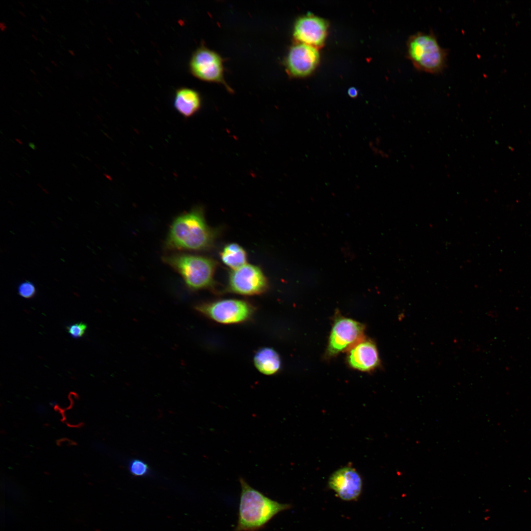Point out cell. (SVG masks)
<instances>
[{
	"instance_id": "10",
	"label": "cell",
	"mask_w": 531,
	"mask_h": 531,
	"mask_svg": "<svg viewBox=\"0 0 531 531\" xmlns=\"http://www.w3.org/2000/svg\"><path fill=\"white\" fill-rule=\"evenodd\" d=\"M328 484L341 499L346 501L357 499L362 486L360 475L351 467H344L335 472L331 475Z\"/></svg>"
},
{
	"instance_id": "16",
	"label": "cell",
	"mask_w": 531,
	"mask_h": 531,
	"mask_svg": "<svg viewBox=\"0 0 531 531\" xmlns=\"http://www.w3.org/2000/svg\"><path fill=\"white\" fill-rule=\"evenodd\" d=\"M129 469L131 473L136 476H145L149 472L148 465L139 459L132 460L129 463Z\"/></svg>"
},
{
	"instance_id": "31",
	"label": "cell",
	"mask_w": 531,
	"mask_h": 531,
	"mask_svg": "<svg viewBox=\"0 0 531 531\" xmlns=\"http://www.w3.org/2000/svg\"><path fill=\"white\" fill-rule=\"evenodd\" d=\"M30 72L34 75H36V73L32 69H30Z\"/></svg>"
},
{
	"instance_id": "13",
	"label": "cell",
	"mask_w": 531,
	"mask_h": 531,
	"mask_svg": "<svg viewBox=\"0 0 531 531\" xmlns=\"http://www.w3.org/2000/svg\"><path fill=\"white\" fill-rule=\"evenodd\" d=\"M174 106L176 110L185 118L195 114L201 106L200 94L196 90L181 88L177 90L174 96Z\"/></svg>"
},
{
	"instance_id": "20",
	"label": "cell",
	"mask_w": 531,
	"mask_h": 531,
	"mask_svg": "<svg viewBox=\"0 0 531 531\" xmlns=\"http://www.w3.org/2000/svg\"><path fill=\"white\" fill-rule=\"evenodd\" d=\"M0 29L1 31L4 32L7 29V26L3 22L0 23Z\"/></svg>"
},
{
	"instance_id": "24",
	"label": "cell",
	"mask_w": 531,
	"mask_h": 531,
	"mask_svg": "<svg viewBox=\"0 0 531 531\" xmlns=\"http://www.w3.org/2000/svg\"><path fill=\"white\" fill-rule=\"evenodd\" d=\"M45 69H46V70H47V71H48V72H49L50 73H52V70H51V69H50V68H49L48 67H47V66H45Z\"/></svg>"
},
{
	"instance_id": "32",
	"label": "cell",
	"mask_w": 531,
	"mask_h": 531,
	"mask_svg": "<svg viewBox=\"0 0 531 531\" xmlns=\"http://www.w3.org/2000/svg\"><path fill=\"white\" fill-rule=\"evenodd\" d=\"M15 140H16V141H17V142H18V143H19V144H23V143H22V142H21V140H19V139H15Z\"/></svg>"
},
{
	"instance_id": "2",
	"label": "cell",
	"mask_w": 531,
	"mask_h": 531,
	"mask_svg": "<svg viewBox=\"0 0 531 531\" xmlns=\"http://www.w3.org/2000/svg\"><path fill=\"white\" fill-rule=\"evenodd\" d=\"M238 520L235 531H259L279 513L291 508L266 496L251 487L242 477Z\"/></svg>"
},
{
	"instance_id": "22",
	"label": "cell",
	"mask_w": 531,
	"mask_h": 531,
	"mask_svg": "<svg viewBox=\"0 0 531 531\" xmlns=\"http://www.w3.org/2000/svg\"><path fill=\"white\" fill-rule=\"evenodd\" d=\"M18 12H19V13H20V14H21V15H22V16L23 17H26V15L25 14V13H24L23 12H22V11H20V10H18Z\"/></svg>"
},
{
	"instance_id": "9",
	"label": "cell",
	"mask_w": 531,
	"mask_h": 531,
	"mask_svg": "<svg viewBox=\"0 0 531 531\" xmlns=\"http://www.w3.org/2000/svg\"><path fill=\"white\" fill-rule=\"evenodd\" d=\"M319 59V54L314 46L300 43L293 46L286 59L288 72L292 76H306L314 69Z\"/></svg>"
},
{
	"instance_id": "35",
	"label": "cell",
	"mask_w": 531,
	"mask_h": 531,
	"mask_svg": "<svg viewBox=\"0 0 531 531\" xmlns=\"http://www.w3.org/2000/svg\"><path fill=\"white\" fill-rule=\"evenodd\" d=\"M84 11L87 15H88V11L86 9H84Z\"/></svg>"
},
{
	"instance_id": "3",
	"label": "cell",
	"mask_w": 531,
	"mask_h": 531,
	"mask_svg": "<svg viewBox=\"0 0 531 531\" xmlns=\"http://www.w3.org/2000/svg\"><path fill=\"white\" fill-rule=\"evenodd\" d=\"M162 260L180 275L190 290L197 291L213 287L217 265L214 260L183 252L165 255Z\"/></svg>"
},
{
	"instance_id": "7",
	"label": "cell",
	"mask_w": 531,
	"mask_h": 531,
	"mask_svg": "<svg viewBox=\"0 0 531 531\" xmlns=\"http://www.w3.org/2000/svg\"><path fill=\"white\" fill-rule=\"evenodd\" d=\"M189 69L196 78L206 82L224 83V66L216 52L205 47L195 51L189 61Z\"/></svg>"
},
{
	"instance_id": "6",
	"label": "cell",
	"mask_w": 531,
	"mask_h": 531,
	"mask_svg": "<svg viewBox=\"0 0 531 531\" xmlns=\"http://www.w3.org/2000/svg\"><path fill=\"white\" fill-rule=\"evenodd\" d=\"M267 280L259 267L245 264L230 272L228 292L247 296L261 295L267 289Z\"/></svg>"
},
{
	"instance_id": "27",
	"label": "cell",
	"mask_w": 531,
	"mask_h": 531,
	"mask_svg": "<svg viewBox=\"0 0 531 531\" xmlns=\"http://www.w3.org/2000/svg\"><path fill=\"white\" fill-rule=\"evenodd\" d=\"M31 36L36 40H38V38L34 34H32Z\"/></svg>"
},
{
	"instance_id": "19",
	"label": "cell",
	"mask_w": 531,
	"mask_h": 531,
	"mask_svg": "<svg viewBox=\"0 0 531 531\" xmlns=\"http://www.w3.org/2000/svg\"><path fill=\"white\" fill-rule=\"evenodd\" d=\"M348 94L352 97H355L357 95V91L354 88H351L348 90Z\"/></svg>"
},
{
	"instance_id": "17",
	"label": "cell",
	"mask_w": 531,
	"mask_h": 531,
	"mask_svg": "<svg viewBox=\"0 0 531 531\" xmlns=\"http://www.w3.org/2000/svg\"><path fill=\"white\" fill-rule=\"evenodd\" d=\"M66 328L68 333L72 337L79 338L83 337L85 334L87 325L83 322L77 323L67 326Z\"/></svg>"
},
{
	"instance_id": "1",
	"label": "cell",
	"mask_w": 531,
	"mask_h": 531,
	"mask_svg": "<svg viewBox=\"0 0 531 531\" xmlns=\"http://www.w3.org/2000/svg\"><path fill=\"white\" fill-rule=\"evenodd\" d=\"M216 232L205 219L204 211L196 206L175 217L164 242L165 250L170 251H203L212 247Z\"/></svg>"
},
{
	"instance_id": "18",
	"label": "cell",
	"mask_w": 531,
	"mask_h": 531,
	"mask_svg": "<svg viewBox=\"0 0 531 531\" xmlns=\"http://www.w3.org/2000/svg\"><path fill=\"white\" fill-rule=\"evenodd\" d=\"M19 295L25 298H30L35 294L36 289L34 285L29 281H25L21 283L18 289Z\"/></svg>"
},
{
	"instance_id": "26",
	"label": "cell",
	"mask_w": 531,
	"mask_h": 531,
	"mask_svg": "<svg viewBox=\"0 0 531 531\" xmlns=\"http://www.w3.org/2000/svg\"><path fill=\"white\" fill-rule=\"evenodd\" d=\"M51 63H52V64H53L54 65H55V66H56V67H57V66H58V64H57V63H56V62L55 61H54V60H51Z\"/></svg>"
},
{
	"instance_id": "8",
	"label": "cell",
	"mask_w": 531,
	"mask_h": 531,
	"mask_svg": "<svg viewBox=\"0 0 531 531\" xmlns=\"http://www.w3.org/2000/svg\"><path fill=\"white\" fill-rule=\"evenodd\" d=\"M362 325L350 319H337L332 329L327 351L330 355L337 354L359 340L363 333Z\"/></svg>"
},
{
	"instance_id": "30",
	"label": "cell",
	"mask_w": 531,
	"mask_h": 531,
	"mask_svg": "<svg viewBox=\"0 0 531 531\" xmlns=\"http://www.w3.org/2000/svg\"><path fill=\"white\" fill-rule=\"evenodd\" d=\"M32 31H33L34 32H35V33L36 34H38V32H37V30H35V29H34L32 28Z\"/></svg>"
},
{
	"instance_id": "15",
	"label": "cell",
	"mask_w": 531,
	"mask_h": 531,
	"mask_svg": "<svg viewBox=\"0 0 531 531\" xmlns=\"http://www.w3.org/2000/svg\"><path fill=\"white\" fill-rule=\"evenodd\" d=\"M220 255L223 263L232 270L245 265L247 261L246 251L236 243H230L225 245Z\"/></svg>"
},
{
	"instance_id": "28",
	"label": "cell",
	"mask_w": 531,
	"mask_h": 531,
	"mask_svg": "<svg viewBox=\"0 0 531 531\" xmlns=\"http://www.w3.org/2000/svg\"><path fill=\"white\" fill-rule=\"evenodd\" d=\"M18 3H19V4H20V5H21V6H22V7H25V6L24 4V3H23L22 2H21V1H18Z\"/></svg>"
},
{
	"instance_id": "11",
	"label": "cell",
	"mask_w": 531,
	"mask_h": 531,
	"mask_svg": "<svg viewBox=\"0 0 531 531\" xmlns=\"http://www.w3.org/2000/svg\"><path fill=\"white\" fill-rule=\"evenodd\" d=\"M326 30L327 25L324 20L315 16L307 15L296 21L293 35L300 43L318 46L324 43Z\"/></svg>"
},
{
	"instance_id": "37",
	"label": "cell",
	"mask_w": 531,
	"mask_h": 531,
	"mask_svg": "<svg viewBox=\"0 0 531 531\" xmlns=\"http://www.w3.org/2000/svg\"><path fill=\"white\" fill-rule=\"evenodd\" d=\"M89 22L91 23L92 25H93V22L91 20H89Z\"/></svg>"
},
{
	"instance_id": "21",
	"label": "cell",
	"mask_w": 531,
	"mask_h": 531,
	"mask_svg": "<svg viewBox=\"0 0 531 531\" xmlns=\"http://www.w3.org/2000/svg\"><path fill=\"white\" fill-rule=\"evenodd\" d=\"M40 18H41V20L44 23H47V19H46V18L43 15H42V14H40Z\"/></svg>"
},
{
	"instance_id": "36",
	"label": "cell",
	"mask_w": 531,
	"mask_h": 531,
	"mask_svg": "<svg viewBox=\"0 0 531 531\" xmlns=\"http://www.w3.org/2000/svg\"><path fill=\"white\" fill-rule=\"evenodd\" d=\"M65 77H66V78H67V79H69V77H68V76H67V75H65Z\"/></svg>"
},
{
	"instance_id": "23",
	"label": "cell",
	"mask_w": 531,
	"mask_h": 531,
	"mask_svg": "<svg viewBox=\"0 0 531 531\" xmlns=\"http://www.w3.org/2000/svg\"><path fill=\"white\" fill-rule=\"evenodd\" d=\"M68 52L72 56H75V54L74 53V51L73 50H68Z\"/></svg>"
},
{
	"instance_id": "14",
	"label": "cell",
	"mask_w": 531,
	"mask_h": 531,
	"mask_svg": "<svg viewBox=\"0 0 531 531\" xmlns=\"http://www.w3.org/2000/svg\"><path fill=\"white\" fill-rule=\"evenodd\" d=\"M253 363L261 373L267 376L276 374L281 367L279 354L270 347L262 348L258 350L254 355Z\"/></svg>"
},
{
	"instance_id": "12",
	"label": "cell",
	"mask_w": 531,
	"mask_h": 531,
	"mask_svg": "<svg viewBox=\"0 0 531 531\" xmlns=\"http://www.w3.org/2000/svg\"><path fill=\"white\" fill-rule=\"evenodd\" d=\"M348 360L350 365L355 369L361 371L372 369L379 362L377 348L369 341L359 343L351 350Z\"/></svg>"
},
{
	"instance_id": "29",
	"label": "cell",
	"mask_w": 531,
	"mask_h": 531,
	"mask_svg": "<svg viewBox=\"0 0 531 531\" xmlns=\"http://www.w3.org/2000/svg\"><path fill=\"white\" fill-rule=\"evenodd\" d=\"M33 80H34V81H35V82L36 83H37V84H40V82H39V80H37V79L36 78H33Z\"/></svg>"
},
{
	"instance_id": "5",
	"label": "cell",
	"mask_w": 531,
	"mask_h": 531,
	"mask_svg": "<svg viewBox=\"0 0 531 531\" xmlns=\"http://www.w3.org/2000/svg\"><path fill=\"white\" fill-rule=\"evenodd\" d=\"M195 309L200 314L223 324H238L250 320L255 308L250 302L237 299H224L202 302Z\"/></svg>"
},
{
	"instance_id": "34",
	"label": "cell",
	"mask_w": 531,
	"mask_h": 531,
	"mask_svg": "<svg viewBox=\"0 0 531 531\" xmlns=\"http://www.w3.org/2000/svg\"><path fill=\"white\" fill-rule=\"evenodd\" d=\"M46 11L49 15L51 14V12H50V11H49L48 9H46Z\"/></svg>"
},
{
	"instance_id": "4",
	"label": "cell",
	"mask_w": 531,
	"mask_h": 531,
	"mask_svg": "<svg viewBox=\"0 0 531 531\" xmlns=\"http://www.w3.org/2000/svg\"><path fill=\"white\" fill-rule=\"evenodd\" d=\"M406 45L407 57L417 70L438 74L444 69L447 52L432 32L413 34L409 37Z\"/></svg>"
},
{
	"instance_id": "33",
	"label": "cell",
	"mask_w": 531,
	"mask_h": 531,
	"mask_svg": "<svg viewBox=\"0 0 531 531\" xmlns=\"http://www.w3.org/2000/svg\"><path fill=\"white\" fill-rule=\"evenodd\" d=\"M46 31H47V32H48L49 33H50V34H51V33H52V32H51V31H50V30H49L48 29H46Z\"/></svg>"
},
{
	"instance_id": "25",
	"label": "cell",
	"mask_w": 531,
	"mask_h": 531,
	"mask_svg": "<svg viewBox=\"0 0 531 531\" xmlns=\"http://www.w3.org/2000/svg\"><path fill=\"white\" fill-rule=\"evenodd\" d=\"M29 145L30 147H31L32 148L34 149L35 148V146L32 143H30Z\"/></svg>"
}]
</instances>
